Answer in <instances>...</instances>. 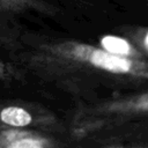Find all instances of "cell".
<instances>
[{
	"mask_svg": "<svg viewBox=\"0 0 148 148\" xmlns=\"http://www.w3.org/2000/svg\"><path fill=\"white\" fill-rule=\"evenodd\" d=\"M27 73L71 94L83 95L98 87H128L148 82V60L116 57L76 39L24 37L10 56Z\"/></svg>",
	"mask_w": 148,
	"mask_h": 148,
	"instance_id": "6da1fadb",
	"label": "cell"
},
{
	"mask_svg": "<svg viewBox=\"0 0 148 148\" xmlns=\"http://www.w3.org/2000/svg\"><path fill=\"white\" fill-rule=\"evenodd\" d=\"M142 121H148V89L82 103L72 117L71 134L79 141L88 140L104 132Z\"/></svg>",
	"mask_w": 148,
	"mask_h": 148,
	"instance_id": "7a4b0ae2",
	"label": "cell"
},
{
	"mask_svg": "<svg viewBox=\"0 0 148 148\" xmlns=\"http://www.w3.org/2000/svg\"><path fill=\"white\" fill-rule=\"evenodd\" d=\"M57 7L45 0H0V49L10 56L22 45L25 37L22 20L29 14L52 16Z\"/></svg>",
	"mask_w": 148,
	"mask_h": 148,
	"instance_id": "3957f363",
	"label": "cell"
},
{
	"mask_svg": "<svg viewBox=\"0 0 148 148\" xmlns=\"http://www.w3.org/2000/svg\"><path fill=\"white\" fill-rule=\"evenodd\" d=\"M58 126V118L44 106L22 101L0 102V128L50 131Z\"/></svg>",
	"mask_w": 148,
	"mask_h": 148,
	"instance_id": "277c9868",
	"label": "cell"
},
{
	"mask_svg": "<svg viewBox=\"0 0 148 148\" xmlns=\"http://www.w3.org/2000/svg\"><path fill=\"white\" fill-rule=\"evenodd\" d=\"M0 148H59V142L44 131L0 128Z\"/></svg>",
	"mask_w": 148,
	"mask_h": 148,
	"instance_id": "5b68a950",
	"label": "cell"
},
{
	"mask_svg": "<svg viewBox=\"0 0 148 148\" xmlns=\"http://www.w3.org/2000/svg\"><path fill=\"white\" fill-rule=\"evenodd\" d=\"M98 46L105 52L120 58L146 60L140 51L125 36L119 35H102L98 37Z\"/></svg>",
	"mask_w": 148,
	"mask_h": 148,
	"instance_id": "8992f818",
	"label": "cell"
},
{
	"mask_svg": "<svg viewBox=\"0 0 148 148\" xmlns=\"http://www.w3.org/2000/svg\"><path fill=\"white\" fill-rule=\"evenodd\" d=\"M27 72L14 60L0 59V86L13 84L25 80Z\"/></svg>",
	"mask_w": 148,
	"mask_h": 148,
	"instance_id": "52a82bcc",
	"label": "cell"
},
{
	"mask_svg": "<svg viewBox=\"0 0 148 148\" xmlns=\"http://www.w3.org/2000/svg\"><path fill=\"white\" fill-rule=\"evenodd\" d=\"M125 36L140 51L146 60H148V27H128L123 29Z\"/></svg>",
	"mask_w": 148,
	"mask_h": 148,
	"instance_id": "ba28073f",
	"label": "cell"
},
{
	"mask_svg": "<svg viewBox=\"0 0 148 148\" xmlns=\"http://www.w3.org/2000/svg\"><path fill=\"white\" fill-rule=\"evenodd\" d=\"M91 148H130V147H126V146H123L120 143H114V142H111V141H105V142H99V143H96L94 147Z\"/></svg>",
	"mask_w": 148,
	"mask_h": 148,
	"instance_id": "9c48e42d",
	"label": "cell"
},
{
	"mask_svg": "<svg viewBox=\"0 0 148 148\" xmlns=\"http://www.w3.org/2000/svg\"><path fill=\"white\" fill-rule=\"evenodd\" d=\"M128 147L130 148H148V145H146V143H132Z\"/></svg>",
	"mask_w": 148,
	"mask_h": 148,
	"instance_id": "30bf717a",
	"label": "cell"
}]
</instances>
